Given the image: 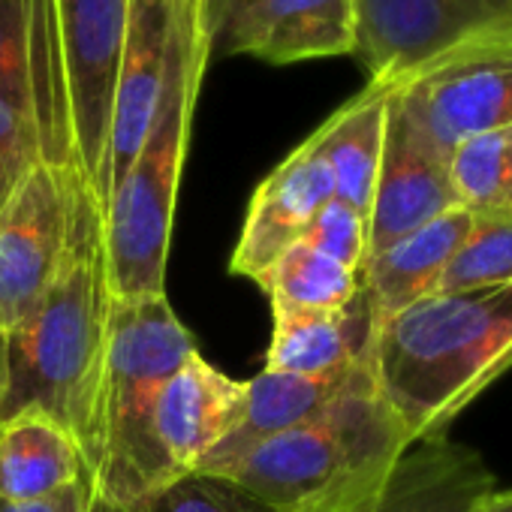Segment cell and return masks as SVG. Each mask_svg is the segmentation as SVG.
Returning <instances> with one entry per match:
<instances>
[{
    "instance_id": "obj_1",
    "label": "cell",
    "mask_w": 512,
    "mask_h": 512,
    "mask_svg": "<svg viewBox=\"0 0 512 512\" xmlns=\"http://www.w3.org/2000/svg\"><path fill=\"white\" fill-rule=\"evenodd\" d=\"M368 368L413 446L512 368V284L440 290L374 329Z\"/></svg>"
},
{
    "instance_id": "obj_2",
    "label": "cell",
    "mask_w": 512,
    "mask_h": 512,
    "mask_svg": "<svg viewBox=\"0 0 512 512\" xmlns=\"http://www.w3.org/2000/svg\"><path fill=\"white\" fill-rule=\"evenodd\" d=\"M109 314L112 290L103 253V211L82 184L61 275L43 302L4 335L0 419L28 407L43 410L85 452L106 365Z\"/></svg>"
},
{
    "instance_id": "obj_3",
    "label": "cell",
    "mask_w": 512,
    "mask_h": 512,
    "mask_svg": "<svg viewBox=\"0 0 512 512\" xmlns=\"http://www.w3.org/2000/svg\"><path fill=\"white\" fill-rule=\"evenodd\" d=\"M410 446L365 359L317 416L275 434L217 476H229L275 512H353L386 485Z\"/></svg>"
},
{
    "instance_id": "obj_4",
    "label": "cell",
    "mask_w": 512,
    "mask_h": 512,
    "mask_svg": "<svg viewBox=\"0 0 512 512\" xmlns=\"http://www.w3.org/2000/svg\"><path fill=\"white\" fill-rule=\"evenodd\" d=\"M193 353L196 338L166 296L112 299L109 347L85 449L97 512H127L172 482L157 446L154 407L166 377Z\"/></svg>"
},
{
    "instance_id": "obj_5",
    "label": "cell",
    "mask_w": 512,
    "mask_h": 512,
    "mask_svg": "<svg viewBox=\"0 0 512 512\" xmlns=\"http://www.w3.org/2000/svg\"><path fill=\"white\" fill-rule=\"evenodd\" d=\"M133 0H31V82L43 163L103 199L115 79Z\"/></svg>"
},
{
    "instance_id": "obj_6",
    "label": "cell",
    "mask_w": 512,
    "mask_h": 512,
    "mask_svg": "<svg viewBox=\"0 0 512 512\" xmlns=\"http://www.w3.org/2000/svg\"><path fill=\"white\" fill-rule=\"evenodd\" d=\"M205 64L208 49L196 19V0H178L151 130L103 211V253L112 299L166 296L178 184Z\"/></svg>"
},
{
    "instance_id": "obj_7",
    "label": "cell",
    "mask_w": 512,
    "mask_h": 512,
    "mask_svg": "<svg viewBox=\"0 0 512 512\" xmlns=\"http://www.w3.org/2000/svg\"><path fill=\"white\" fill-rule=\"evenodd\" d=\"M392 94L443 154L512 127V31L461 43L395 82Z\"/></svg>"
},
{
    "instance_id": "obj_8",
    "label": "cell",
    "mask_w": 512,
    "mask_h": 512,
    "mask_svg": "<svg viewBox=\"0 0 512 512\" xmlns=\"http://www.w3.org/2000/svg\"><path fill=\"white\" fill-rule=\"evenodd\" d=\"M356 58L395 85L461 43L512 31V0H353Z\"/></svg>"
},
{
    "instance_id": "obj_9",
    "label": "cell",
    "mask_w": 512,
    "mask_h": 512,
    "mask_svg": "<svg viewBox=\"0 0 512 512\" xmlns=\"http://www.w3.org/2000/svg\"><path fill=\"white\" fill-rule=\"evenodd\" d=\"M82 178L40 163L0 208V332L16 329L64 269Z\"/></svg>"
},
{
    "instance_id": "obj_10",
    "label": "cell",
    "mask_w": 512,
    "mask_h": 512,
    "mask_svg": "<svg viewBox=\"0 0 512 512\" xmlns=\"http://www.w3.org/2000/svg\"><path fill=\"white\" fill-rule=\"evenodd\" d=\"M452 208L458 205L446 154L404 112L389 85L383 157L368 208V256Z\"/></svg>"
},
{
    "instance_id": "obj_11",
    "label": "cell",
    "mask_w": 512,
    "mask_h": 512,
    "mask_svg": "<svg viewBox=\"0 0 512 512\" xmlns=\"http://www.w3.org/2000/svg\"><path fill=\"white\" fill-rule=\"evenodd\" d=\"M329 199H335L329 163L308 139L281 160L250 196L229 272L260 287L281 253L305 238V229Z\"/></svg>"
},
{
    "instance_id": "obj_12",
    "label": "cell",
    "mask_w": 512,
    "mask_h": 512,
    "mask_svg": "<svg viewBox=\"0 0 512 512\" xmlns=\"http://www.w3.org/2000/svg\"><path fill=\"white\" fill-rule=\"evenodd\" d=\"M353 52V0H256L208 43V61L250 55L275 67Z\"/></svg>"
},
{
    "instance_id": "obj_13",
    "label": "cell",
    "mask_w": 512,
    "mask_h": 512,
    "mask_svg": "<svg viewBox=\"0 0 512 512\" xmlns=\"http://www.w3.org/2000/svg\"><path fill=\"white\" fill-rule=\"evenodd\" d=\"M175 13H178V0H133L130 4V22L124 34L118 79H115L112 133H109L100 211H106L118 181L136 160L151 130L163 76H166Z\"/></svg>"
},
{
    "instance_id": "obj_14",
    "label": "cell",
    "mask_w": 512,
    "mask_h": 512,
    "mask_svg": "<svg viewBox=\"0 0 512 512\" xmlns=\"http://www.w3.org/2000/svg\"><path fill=\"white\" fill-rule=\"evenodd\" d=\"M247 380L217 371L202 353L184 359L160 386L154 407L157 446L172 476L196 473L208 452L244 419Z\"/></svg>"
},
{
    "instance_id": "obj_15",
    "label": "cell",
    "mask_w": 512,
    "mask_h": 512,
    "mask_svg": "<svg viewBox=\"0 0 512 512\" xmlns=\"http://www.w3.org/2000/svg\"><path fill=\"white\" fill-rule=\"evenodd\" d=\"M494 488L476 449L434 437L410 446L386 485L353 512H479Z\"/></svg>"
},
{
    "instance_id": "obj_16",
    "label": "cell",
    "mask_w": 512,
    "mask_h": 512,
    "mask_svg": "<svg viewBox=\"0 0 512 512\" xmlns=\"http://www.w3.org/2000/svg\"><path fill=\"white\" fill-rule=\"evenodd\" d=\"M470 220V211L452 208L368 256L362 266V290L377 326L419 299L440 293V281L470 229Z\"/></svg>"
},
{
    "instance_id": "obj_17",
    "label": "cell",
    "mask_w": 512,
    "mask_h": 512,
    "mask_svg": "<svg viewBox=\"0 0 512 512\" xmlns=\"http://www.w3.org/2000/svg\"><path fill=\"white\" fill-rule=\"evenodd\" d=\"M275 329L266 350V371L299 377L347 374L368 359L374 314L365 290L335 314H272Z\"/></svg>"
},
{
    "instance_id": "obj_18",
    "label": "cell",
    "mask_w": 512,
    "mask_h": 512,
    "mask_svg": "<svg viewBox=\"0 0 512 512\" xmlns=\"http://www.w3.org/2000/svg\"><path fill=\"white\" fill-rule=\"evenodd\" d=\"M356 368L335 377H299V374H281L263 368L260 374L247 380V407L241 425L208 452V458L199 464L196 473H226L250 449L317 416L350 383Z\"/></svg>"
},
{
    "instance_id": "obj_19",
    "label": "cell",
    "mask_w": 512,
    "mask_h": 512,
    "mask_svg": "<svg viewBox=\"0 0 512 512\" xmlns=\"http://www.w3.org/2000/svg\"><path fill=\"white\" fill-rule=\"evenodd\" d=\"M88 479L76 437L43 410L0 419V500H34Z\"/></svg>"
},
{
    "instance_id": "obj_20",
    "label": "cell",
    "mask_w": 512,
    "mask_h": 512,
    "mask_svg": "<svg viewBox=\"0 0 512 512\" xmlns=\"http://www.w3.org/2000/svg\"><path fill=\"white\" fill-rule=\"evenodd\" d=\"M389 85L368 82L362 94L344 103L314 136V148L329 163L335 181V199L359 208L368 217L374 184L383 157Z\"/></svg>"
},
{
    "instance_id": "obj_21",
    "label": "cell",
    "mask_w": 512,
    "mask_h": 512,
    "mask_svg": "<svg viewBox=\"0 0 512 512\" xmlns=\"http://www.w3.org/2000/svg\"><path fill=\"white\" fill-rule=\"evenodd\" d=\"M272 314H335L362 293V275L335 263L308 241H296L260 281Z\"/></svg>"
},
{
    "instance_id": "obj_22",
    "label": "cell",
    "mask_w": 512,
    "mask_h": 512,
    "mask_svg": "<svg viewBox=\"0 0 512 512\" xmlns=\"http://www.w3.org/2000/svg\"><path fill=\"white\" fill-rule=\"evenodd\" d=\"M455 205L470 214L512 208V127L458 142L446 154Z\"/></svg>"
},
{
    "instance_id": "obj_23",
    "label": "cell",
    "mask_w": 512,
    "mask_h": 512,
    "mask_svg": "<svg viewBox=\"0 0 512 512\" xmlns=\"http://www.w3.org/2000/svg\"><path fill=\"white\" fill-rule=\"evenodd\" d=\"M512 284V208L473 214L464 241L440 281V290H476Z\"/></svg>"
},
{
    "instance_id": "obj_24",
    "label": "cell",
    "mask_w": 512,
    "mask_h": 512,
    "mask_svg": "<svg viewBox=\"0 0 512 512\" xmlns=\"http://www.w3.org/2000/svg\"><path fill=\"white\" fill-rule=\"evenodd\" d=\"M127 512H275L229 476L184 473L142 497Z\"/></svg>"
},
{
    "instance_id": "obj_25",
    "label": "cell",
    "mask_w": 512,
    "mask_h": 512,
    "mask_svg": "<svg viewBox=\"0 0 512 512\" xmlns=\"http://www.w3.org/2000/svg\"><path fill=\"white\" fill-rule=\"evenodd\" d=\"M0 100L34 118L31 0H0Z\"/></svg>"
},
{
    "instance_id": "obj_26",
    "label": "cell",
    "mask_w": 512,
    "mask_h": 512,
    "mask_svg": "<svg viewBox=\"0 0 512 512\" xmlns=\"http://www.w3.org/2000/svg\"><path fill=\"white\" fill-rule=\"evenodd\" d=\"M302 241L362 275V266L368 260V217L341 199H329L305 229Z\"/></svg>"
},
{
    "instance_id": "obj_27",
    "label": "cell",
    "mask_w": 512,
    "mask_h": 512,
    "mask_svg": "<svg viewBox=\"0 0 512 512\" xmlns=\"http://www.w3.org/2000/svg\"><path fill=\"white\" fill-rule=\"evenodd\" d=\"M40 163L43 148L34 118L0 100V208L16 196Z\"/></svg>"
},
{
    "instance_id": "obj_28",
    "label": "cell",
    "mask_w": 512,
    "mask_h": 512,
    "mask_svg": "<svg viewBox=\"0 0 512 512\" xmlns=\"http://www.w3.org/2000/svg\"><path fill=\"white\" fill-rule=\"evenodd\" d=\"M0 512H94V491H91V482L82 479L46 497L0 500Z\"/></svg>"
},
{
    "instance_id": "obj_29",
    "label": "cell",
    "mask_w": 512,
    "mask_h": 512,
    "mask_svg": "<svg viewBox=\"0 0 512 512\" xmlns=\"http://www.w3.org/2000/svg\"><path fill=\"white\" fill-rule=\"evenodd\" d=\"M250 4H256V0H196V19H199V31H202L205 49Z\"/></svg>"
},
{
    "instance_id": "obj_30",
    "label": "cell",
    "mask_w": 512,
    "mask_h": 512,
    "mask_svg": "<svg viewBox=\"0 0 512 512\" xmlns=\"http://www.w3.org/2000/svg\"><path fill=\"white\" fill-rule=\"evenodd\" d=\"M479 512H512V488H506V491H491V497L482 503V509Z\"/></svg>"
},
{
    "instance_id": "obj_31",
    "label": "cell",
    "mask_w": 512,
    "mask_h": 512,
    "mask_svg": "<svg viewBox=\"0 0 512 512\" xmlns=\"http://www.w3.org/2000/svg\"><path fill=\"white\" fill-rule=\"evenodd\" d=\"M4 332H0V398H4Z\"/></svg>"
}]
</instances>
